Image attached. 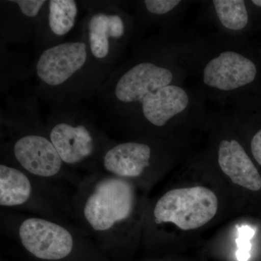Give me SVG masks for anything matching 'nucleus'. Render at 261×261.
Masks as SVG:
<instances>
[{
  "label": "nucleus",
  "mask_w": 261,
  "mask_h": 261,
  "mask_svg": "<svg viewBox=\"0 0 261 261\" xmlns=\"http://www.w3.org/2000/svg\"><path fill=\"white\" fill-rule=\"evenodd\" d=\"M132 182L103 171L81 178L72 195L74 224L102 248L122 250L142 238L147 202Z\"/></svg>",
  "instance_id": "nucleus-1"
},
{
  "label": "nucleus",
  "mask_w": 261,
  "mask_h": 261,
  "mask_svg": "<svg viewBox=\"0 0 261 261\" xmlns=\"http://www.w3.org/2000/svg\"><path fill=\"white\" fill-rule=\"evenodd\" d=\"M197 42L168 34L151 38L115 68L97 96L114 114L125 118L148 94L170 84L187 82L192 74Z\"/></svg>",
  "instance_id": "nucleus-2"
},
{
  "label": "nucleus",
  "mask_w": 261,
  "mask_h": 261,
  "mask_svg": "<svg viewBox=\"0 0 261 261\" xmlns=\"http://www.w3.org/2000/svg\"><path fill=\"white\" fill-rule=\"evenodd\" d=\"M38 97L8 95L0 114V159L37 177L70 184L81 178L67 167L49 139Z\"/></svg>",
  "instance_id": "nucleus-3"
},
{
  "label": "nucleus",
  "mask_w": 261,
  "mask_h": 261,
  "mask_svg": "<svg viewBox=\"0 0 261 261\" xmlns=\"http://www.w3.org/2000/svg\"><path fill=\"white\" fill-rule=\"evenodd\" d=\"M115 68L97 63L82 37L39 51L31 67L34 93L56 105H77L97 96Z\"/></svg>",
  "instance_id": "nucleus-4"
},
{
  "label": "nucleus",
  "mask_w": 261,
  "mask_h": 261,
  "mask_svg": "<svg viewBox=\"0 0 261 261\" xmlns=\"http://www.w3.org/2000/svg\"><path fill=\"white\" fill-rule=\"evenodd\" d=\"M1 232L38 260L63 261L95 251L96 243L76 225L1 208Z\"/></svg>",
  "instance_id": "nucleus-5"
},
{
  "label": "nucleus",
  "mask_w": 261,
  "mask_h": 261,
  "mask_svg": "<svg viewBox=\"0 0 261 261\" xmlns=\"http://www.w3.org/2000/svg\"><path fill=\"white\" fill-rule=\"evenodd\" d=\"M255 62L239 47V42L198 40L192 58V74L205 97L221 104L243 97L257 79Z\"/></svg>",
  "instance_id": "nucleus-6"
},
{
  "label": "nucleus",
  "mask_w": 261,
  "mask_h": 261,
  "mask_svg": "<svg viewBox=\"0 0 261 261\" xmlns=\"http://www.w3.org/2000/svg\"><path fill=\"white\" fill-rule=\"evenodd\" d=\"M76 105H56L46 120L49 139L67 167L100 171L103 154L113 142L93 118Z\"/></svg>",
  "instance_id": "nucleus-7"
},
{
  "label": "nucleus",
  "mask_w": 261,
  "mask_h": 261,
  "mask_svg": "<svg viewBox=\"0 0 261 261\" xmlns=\"http://www.w3.org/2000/svg\"><path fill=\"white\" fill-rule=\"evenodd\" d=\"M205 98L200 89L186 82L170 84L148 94L123 119L137 137L169 138L178 125L202 121Z\"/></svg>",
  "instance_id": "nucleus-8"
},
{
  "label": "nucleus",
  "mask_w": 261,
  "mask_h": 261,
  "mask_svg": "<svg viewBox=\"0 0 261 261\" xmlns=\"http://www.w3.org/2000/svg\"><path fill=\"white\" fill-rule=\"evenodd\" d=\"M72 195L65 184L37 177L0 163L1 208L71 223Z\"/></svg>",
  "instance_id": "nucleus-9"
},
{
  "label": "nucleus",
  "mask_w": 261,
  "mask_h": 261,
  "mask_svg": "<svg viewBox=\"0 0 261 261\" xmlns=\"http://www.w3.org/2000/svg\"><path fill=\"white\" fill-rule=\"evenodd\" d=\"M87 11L80 37L97 63L115 68L135 37L136 23L119 2L80 1Z\"/></svg>",
  "instance_id": "nucleus-10"
},
{
  "label": "nucleus",
  "mask_w": 261,
  "mask_h": 261,
  "mask_svg": "<svg viewBox=\"0 0 261 261\" xmlns=\"http://www.w3.org/2000/svg\"><path fill=\"white\" fill-rule=\"evenodd\" d=\"M171 157L170 138L138 137L130 140H113L103 154L100 168L103 172L145 190L162 174Z\"/></svg>",
  "instance_id": "nucleus-11"
},
{
  "label": "nucleus",
  "mask_w": 261,
  "mask_h": 261,
  "mask_svg": "<svg viewBox=\"0 0 261 261\" xmlns=\"http://www.w3.org/2000/svg\"><path fill=\"white\" fill-rule=\"evenodd\" d=\"M218 210L217 195L207 187L172 189L147 203L142 236L167 224L183 231L198 229L212 221Z\"/></svg>",
  "instance_id": "nucleus-12"
},
{
  "label": "nucleus",
  "mask_w": 261,
  "mask_h": 261,
  "mask_svg": "<svg viewBox=\"0 0 261 261\" xmlns=\"http://www.w3.org/2000/svg\"><path fill=\"white\" fill-rule=\"evenodd\" d=\"M211 121L219 132L216 159L220 169L231 181L247 190H261V176L238 137L228 116H216Z\"/></svg>",
  "instance_id": "nucleus-13"
},
{
  "label": "nucleus",
  "mask_w": 261,
  "mask_h": 261,
  "mask_svg": "<svg viewBox=\"0 0 261 261\" xmlns=\"http://www.w3.org/2000/svg\"><path fill=\"white\" fill-rule=\"evenodd\" d=\"M48 0L0 2V44H25L34 33Z\"/></svg>",
  "instance_id": "nucleus-14"
},
{
  "label": "nucleus",
  "mask_w": 261,
  "mask_h": 261,
  "mask_svg": "<svg viewBox=\"0 0 261 261\" xmlns=\"http://www.w3.org/2000/svg\"><path fill=\"white\" fill-rule=\"evenodd\" d=\"M80 6L75 0H48L33 39L39 51L65 42L76 23Z\"/></svg>",
  "instance_id": "nucleus-15"
},
{
  "label": "nucleus",
  "mask_w": 261,
  "mask_h": 261,
  "mask_svg": "<svg viewBox=\"0 0 261 261\" xmlns=\"http://www.w3.org/2000/svg\"><path fill=\"white\" fill-rule=\"evenodd\" d=\"M207 14L223 39L239 42L250 24L248 2L244 0H213L205 3Z\"/></svg>",
  "instance_id": "nucleus-16"
},
{
  "label": "nucleus",
  "mask_w": 261,
  "mask_h": 261,
  "mask_svg": "<svg viewBox=\"0 0 261 261\" xmlns=\"http://www.w3.org/2000/svg\"><path fill=\"white\" fill-rule=\"evenodd\" d=\"M182 0H142L135 3L136 30L159 27L163 34H169L190 5Z\"/></svg>",
  "instance_id": "nucleus-17"
},
{
  "label": "nucleus",
  "mask_w": 261,
  "mask_h": 261,
  "mask_svg": "<svg viewBox=\"0 0 261 261\" xmlns=\"http://www.w3.org/2000/svg\"><path fill=\"white\" fill-rule=\"evenodd\" d=\"M1 49V91L8 89L19 82L31 76V68L24 67L23 61L18 55L8 49V46L0 44Z\"/></svg>",
  "instance_id": "nucleus-18"
},
{
  "label": "nucleus",
  "mask_w": 261,
  "mask_h": 261,
  "mask_svg": "<svg viewBox=\"0 0 261 261\" xmlns=\"http://www.w3.org/2000/svg\"><path fill=\"white\" fill-rule=\"evenodd\" d=\"M250 147L252 157L261 166V128L252 136Z\"/></svg>",
  "instance_id": "nucleus-19"
},
{
  "label": "nucleus",
  "mask_w": 261,
  "mask_h": 261,
  "mask_svg": "<svg viewBox=\"0 0 261 261\" xmlns=\"http://www.w3.org/2000/svg\"><path fill=\"white\" fill-rule=\"evenodd\" d=\"M153 261H161V260H153Z\"/></svg>",
  "instance_id": "nucleus-20"
}]
</instances>
